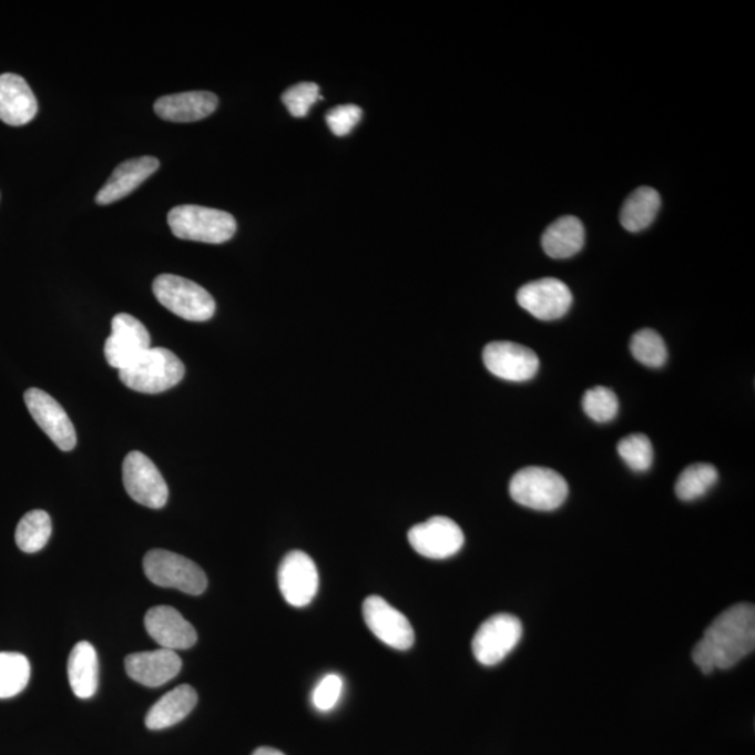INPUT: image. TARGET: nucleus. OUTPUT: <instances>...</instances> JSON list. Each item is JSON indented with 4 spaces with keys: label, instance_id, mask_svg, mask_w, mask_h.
Wrapping results in <instances>:
<instances>
[{
    "label": "nucleus",
    "instance_id": "obj_5",
    "mask_svg": "<svg viewBox=\"0 0 755 755\" xmlns=\"http://www.w3.org/2000/svg\"><path fill=\"white\" fill-rule=\"evenodd\" d=\"M512 500L537 511H554L569 497V484L557 471L529 466L513 475L510 483Z\"/></svg>",
    "mask_w": 755,
    "mask_h": 755
},
{
    "label": "nucleus",
    "instance_id": "obj_18",
    "mask_svg": "<svg viewBox=\"0 0 755 755\" xmlns=\"http://www.w3.org/2000/svg\"><path fill=\"white\" fill-rule=\"evenodd\" d=\"M39 112L33 90L19 74H0V121L10 126H23Z\"/></svg>",
    "mask_w": 755,
    "mask_h": 755
},
{
    "label": "nucleus",
    "instance_id": "obj_21",
    "mask_svg": "<svg viewBox=\"0 0 755 755\" xmlns=\"http://www.w3.org/2000/svg\"><path fill=\"white\" fill-rule=\"evenodd\" d=\"M197 694L191 685L182 684L163 695L147 712L146 723L150 731H163L184 721L194 711Z\"/></svg>",
    "mask_w": 755,
    "mask_h": 755
},
{
    "label": "nucleus",
    "instance_id": "obj_24",
    "mask_svg": "<svg viewBox=\"0 0 755 755\" xmlns=\"http://www.w3.org/2000/svg\"><path fill=\"white\" fill-rule=\"evenodd\" d=\"M661 195L653 187L641 186L626 197L620 222L626 232L640 233L651 226L661 208Z\"/></svg>",
    "mask_w": 755,
    "mask_h": 755
},
{
    "label": "nucleus",
    "instance_id": "obj_14",
    "mask_svg": "<svg viewBox=\"0 0 755 755\" xmlns=\"http://www.w3.org/2000/svg\"><path fill=\"white\" fill-rule=\"evenodd\" d=\"M483 361L496 377L510 382H524L539 371V357L529 347L513 341H492L484 347Z\"/></svg>",
    "mask_w": 755,
    "mask_h": 755
},
{
    "label": "nucleus",
    "instance_id": "obj_3",
    "mask_svg": "<svg viewBox=\"0 0 755 755\" xmlns=\"http://www.w3.org/2000/svg\"><path fill=\"white\" fill-rule=\"evenodd\" d=\"M169 226L176 238L205 244H224L237 232L233 214L218 208L181 205L169 213Z\"/></svg>",
    "mask_w": 755,
    "mask_h": 755
},
{
    "label": "nucleus",
    "instance_id": "obj_10",
    "mask_svg": "<svg viewBox=\"0 0 755 755\" xmlns=\"http://www.w3.org/2000/svg\"><path fill=\"white\" fill-rule=\"evenodd\" d=\"M409 543L427 559L446 560L458 554L465 544L459 524L447 517H433L409 530Z\"/></svg>",
    "mask_w": 755,
    "mask_h": 755
},
{
    "label": "nucleus",
    "instance_id": "obj_26",
    "mask_svg": "<svg viewBox=\"0 0 755 755\" xmlns=\"http://www.w3.org/2000/svg\"><path fill=\"white\" fill-rule=\"evenodd\" d=\"M29 659L18 652H0V700L20 694L30 682Z\"/></svg>",
    "mask_w": 755,
    "mask_h": 755
},
{
    "label": "nucleus",
    "instance_id": "obj_31",
    "mask_svg": "<svg viewBox=\"0 0 755 755\" xmlns=\"http://www.w3.org/2000/svg\"><path fill=\"white\" fill-rule=\"evenodd\" d=\"M323 99L317 83L304 82L294 84L283 93V103L294 118L307 116L315 103Z\"/></svg>",
    "mask_w": 755,
    "mask_h": 755
},
{
    "label": "nucleus",
    "instance_id": "obj_4",
    "mask_svg": "<svg viewBox=\"0 0 755 755\" xmlns=\"http://www.w3.org/2000/svg\"><path fill=\"white\" fill-rule=\"evenodd\" d=\"M153 293L164 308L190 323H206L216 313L212 294L185 277L160 275L153 282Z\"/></svg>",
    "mask_w": 755,
    "mask_h": 755
},
{
    "label": "nucleus",
    "instance_id": "obj_22",
    "mask_svg": "<svg viewBox=\"0 0 755 755\" xmlns=\"http://www.w3.org/2000/svg\"><path fill=\"white\" fill-rule=\"evenodd\" d=\"M69 684L73 694L82 700L93 697L99 688V656L90 642L74 645L68 661Z\"/></svg>",
    "mask_w": 755,
    "mask_h": 755
},
{
    "label": "nucleus",
    "instance_id": "obj_19",
    "mask_svg": "<svg viewBox=\"0 0 755 755\" xmlns=\"http://www.w3.org/2000/svg\"><path fill=\"white\" fill-rule=\"evenodd\" d=\"M160 169V162L152 155H144L127 160L118 165L110 180L101 187L95 202L99 205H111V203L123 200V197L132 194L136 187L141 186L144 181L150 178L155 171Z\"/></svg>",
    "mask_w": 755,
    "mask_h": 755
},
{
    "label": "nucleus",
    "instance_id": "obj_12",
    "mask_svg": "<svg viewBox=\"0 0 755 755\" xmlns=\"http://www.w3.org/2000/svg\"><path fill=\"white\" fill-rule=\"evenodd\" d=\"M363 615L369 631L385 645L398 651L414 646V625L381 596L367 598L363 604Z\"/></svg>",
    "mask_w": 755,
    "mask_h": 755
},
{
    "label": "nucleus",
    "instance_id": "obj_13",
    "mask_svg": "<svg viewBox=\"0 0 755 755\" xmlns=\"http://www.w3.org/2000/svg\"><path fill=\"white\" fill-rule=\"evenodd\" d=\"M24 401L37 425L61 451L69 452L76 447L78 437L73 422L51 395L39 388H30L25 390Z\"/></svg>",
    "mask_w": 755,
    "mask_h": 755
},
{
    "label": "nucleus",
    "instance_id": "obj_15",
    "mask_svg": "<svg viewBox=\"0 0 755 755\" xmlns=\"http://www.w3.org/2000/svg\"><path fill=\"white\" fill-rule=\"evenodd\" d=\"M518 304L540 320L564 317L572 305V293L564 282L554 277L528 283L518 292Z\"/></svg>",
    "mask_w": 755,
    "mask_h": 755
},
{
    "label": "nucleus",
    "instance_id": "obj_27",
    "mask_svg": "<svg viewBox=\"0 0 755 755\" xmlns=\"http://www.w3.org/2000/svg\"><path fill=\"white\" fill-rule=\"evenodd\" d=\"M717 470L710 463L690 465L679 476L676 496L682 501H694L704 497L716 484Z\"/></svg>",
    "mask_w": 755,
    "mask_h": 755
},
{
    "label": "nucleus",
    "instance_id": "obj_30",
    "mask_svg": "<svg viewBox=\"0 0 755 755\" xmlns=\"http://www.w3.org/2000/svg\"><path fill=\"white\" fill-rule=\"evenodd\" d=\"M621 459L634 471H646L653 462V448L651 439L644 433H631L621 439L618 446Z\"/></svg>",
    "mask_w": 755,
    "mask_h": 755
},
{
    "label": "nucleus",
    "instance_id": "obj_16",
    "mask_svg": "<svg viewBox=\"0 0 755 755\" xmlns=\"http://www.w3.org/2000/svg\"><path fill=\"white\" fill-rule=\"evenodd\" d=\"M147 634L164 650H190L197 641L196 630L178 610L170 606L150 609L144 618Z\"/></svg>",
    "mask_w": 755,
    "mask_h": 755
},
{
    "label": "nucleus",
    "instance_id": "obj_6",
    "mask_svg": "<svg viewBox=\"0 0 755 755\" xmlns=\"http://www.w3.org/2000/svg\"><path fill=\"white\" fill-rule=\"evenodd\" d=\"M144 574L154 585L174 588L197 596L206 591L207 577L200 565L167 550L149 551L143 560Z\"/></svg>",
    "mask_w": 755,
    "mask_h": 755
},
{
    "label": "nucleus",
    "instance_id": "obj_33",
    "mask_svg": "<svg viewBox=\"0 0 755 755\" xmlns=\"http://www.w3.org/2000/svg\"><path fill=\"white\" fill-rule=\"evenodd\" d=\"M343 679L339 674L330 673L320 680L313 693V704L320 712L335 708L341 697Z\"/></svg>",
    "mask_w": 755,
    "mask_h": 755
},
{
    "label": "nucleus",
    "instance_id": "obj_2",
    "mask_svg": "<svg viewBox=\"0 0 755 755\" xmlns=\"http://www.w3.org/2000/svg\"><path fill=\"white\" fill-rule=\"evenodd\" d=\"M184 377V363L164 347H150L135 363L120 371L125 387L152 395L176 387Z\"/></svg>",
    "mask_w": 755,
    "mask_h": 755
},
{
    "label": "nucleus",
    "instance_id": "obj_25",
    "mask_svg": "<svg viewBox=\"0 0 755 755\" xmlns=\"http://www.w3.org/2000/svg\"><path fill=\"white\" fill-rule=\"evenodd\" d=\"M52 522L45 511L35 510L25 513L16 529V543L24 553L33 554L45 548L51 539Z\"/></svg>",
    "mask_w": 755,
    "mask_h": 755
},
{
    "label": "nucleus",
    "instance_id": "obj_28",
    "mask_svg": "<svg viewBox=\"0 0 755 755\" xmlns=\"http://www.w3.org/2000/svg\"><path fill=\"white\" fill-rule=\"evenodd\" d=\"M630 350L635 360L646 367L661 368L667 361V347L663 337L653 329L636 331L630 341Z\"/></svg>",
    "mask_w": 755,
    "mask_h": 755
},
{
    "label": "nucleus",
    "instance_id": "obj_7",
    "mask_svg": "<svg viewBox=\"0 0 755 755\" xmlns=\"http://www.w3.org/2000/svg\"><path fill=\"white\" fill-rule=\"evenodd\" d=\"M522 634L521 620L516 615L494 614L479 626L471 642V651L481 665L496 666L516 650Z\"/></svg>",
    "mask_w": 755,
    "mask_h": 755
},
{
    "label": "nucleus",
    "instance_id": "obj_34",
    "mask_svg": "<svg viewBox=\"0 0 755 755\" xmlns=\"http://www.w3.org/2000/svg\"><path fill=\"white\" fill-rule=\"evenodd\" d=\"M252 755H285L282 752H278L276 748L272 747H259L258 749H255L254 754Z\"/></svg>",
    "mask_w": 755,
    "mask_h": 755
},
{
    "label": "nucleus",
    "instance_id": "obj_20",
    "mask_svg": "<svg viewBox=\"0 0 755 755\" xmlns=\"http://www.w3.org/2000/svg\"><path fill=\"white\" fill-rule=\"evenodd\" d=\"M217 106L216 94L208 91H187L159 99L155 101L154 111L164 121L196 122L211 116Z\"/></svg>",
    "mask_w": 755,
    "mask_h": 755
},
{
    "label": "nucleus",
    "instance_id": "obj_32",
    "mask_svg": "<svg viewBox=\"0 0 755 755\" xmlns=\"http://www.w3.org/2000/svg\"><path fill=\"white\" fill-rule=\"evenodd\" d=\"M363 110L355 104L337 105L326 114V123L334 135L343 137L349 135L361 121Z\"/></svg>",
    "mask_w": 755,
    "mask_h": 755
},
{
    "label": "nucleus",
    "instance_id": "obj_29",
    "mask_svg": "<svg viewBox=\"0 0 755 755\" xmlns=\"http://www.w3.org/2000/svg\"><path fill=\"white\" fill-rule=\"evenodd\" d=\"M582 409L589 419L609 422L619 414V399L612 389L594 387L588 389L582 399Z\"/></svg>",
    "mask_w": 755,
    "mask_h": 755
},
{
    "label": "nucleus",
    "instance_id": "obj_1",
    "mask_svg": "<svg viewBox=\"0 0 755 755\" xmlns=\"http://www.w3.org/2000/svg\"><path fill=\"white\" fill-rule=\"evenodd\" d=\"M755 609L737 603L712 621L693 650V661L704 674L726 671L754 652Z\"/></svg>",
    "mask_w": 755,
    "mask_h": 755
},
{
    "label": "nucleus",
    "instance_id": "obj_17",
    "mask_svg": "<svg viewBox=\"0 0 755 755\" xmlns=\"http://www.w3.org/2000/svg\"><path fill=\"white\" fill-rule=\"evenodd\" d=\"M181 657L175 651L160 647L157 651L133 653L125 659L127 676L146 687H160L181 672Z\"/></svg>",
    "mask_w": 755,
    "mask_h": 755
},
{
    "label": "nucleus",
    "instance_id": "obj_11",
    "mask_svg": "<svg viewBox=\"0 0 755 755\" xmlns=\"http://www.w3.org/2000/svg\"><path fill=\"white\" fill-rule=\"evenodd\" d=\"M111 329V336L105 340L104 355L110 366L118 371L130 367L152 347L146 326L130 314L115 315Z\"/></svg>",
    "mask_w": 755,
    "mask_h": 755
},
{
    "label": "nucleus",
    "instance_id": "obj_9",
    "mask_svg": "<svg viewBox=\"0 0 755 755\" xmlns=\"http://www.w3.org/2000/svg\"><path fill=\"white\" fill-rule=\"evenodd\" d=\"M278 588L285 601L294 608L308 606L317 596V565L304 551L294 550L283 559L277 572Z\"/></svg>",
    "mask_w": 755,
    "mask_h": 755
},
{
    "label": "nucleus",
    "instance_id": "obj_23",
    "mask_svg": "<svg viewBox=\"0 0 755 755\" xmlns=\"http://www.w3.org/2000/svg\"><path fill=\"white\" fill-rule=\"evenodd\" d=\"M585 228L580 218L564 216L550 224L543 234L542 245L545 254L553 259H569L583 248Z\"/></svg>",
    "mask_w": 755,
    "mask_h": 755
},
{
    "label": "nucleus",
    "instance_id": "obj_8",
    "mask_svg": "<svg viewBox=\"0 0 755 755\" xmlns=\"http://www.w3.org/2000/svg\"><path fill=\"white\" fill-rule=\"evenodd\" d=\"M123 486L133 501L160 510L169 501V486L157 466L146 455L133 451L122 466Z\"/></svg>",
    "mask_w": 755,
    "mask_h": 755
}]
</instances>
